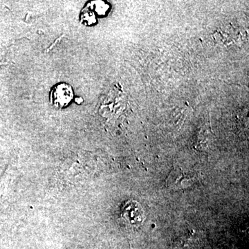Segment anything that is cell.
<instances>
[{"instance_id":"1","label":"cell","mask_w":249,"mask_h":249,"mask_svg":"<svg viewBox=\"0 0 249 249\" xmlns=\"http://www.w3.org/2000/svg\"><path fill=\"white\" fill-rule=\"evenodd\" d=\"M196 178V174L191 170L174 169L167 178V186L173 190L183 189L191 186Z\"/></svg>"},{"instance_id":"2","label":"cell","mask_w":249,"mask_h":249,"mask_svg":"<svg viewBox=\"0 0 249 249\" xmlns=\"http://www.w3.org/2000/svg\"><path fill=\"white\" fill-rule=\"evenodd\" d=\"M73 98V90L70 85L65 83L56 85L51 92V100L57 107H65L71 102Z\"/></svg>"},{"instance_id":"3","label":"cell","mask_w":249,"mask_h":249,"mask_svg":"<svg viewBox=\"0 0 249 249\" xmlns=\"http://www.w3.org/2000/svg\"><path fill=\"white\" fill-rule=\"evenodd\" d=\"M81 21L85 24H92L96 22L95 17L93 16V13L90 12L88 10L84 9L81 14Z\"/></svg>"},{"instance_id":"4","label":"cell","mask_w":249,"mask_h":249,"mask_svg":"<svg viewBox=\"0 0 249 249\" xmlns=\"http://www.w3.org/2000/svg\"><path fill=\"white\" fill-rule=\"evenodd\" d=\"M92 8L94 9L95 11L98 15L101 16V15H105L106 14L108 10V6L107 4H105V2L103 1H93L92 2Z\"/></svg>"},{"instance_id":"5","label":"cell","mask_w":249,"mask_h":249,"mask_svg":"<svg viewBox=\"0 0 249 249\" xmlns=\"http://www.w3.org/2000/svg\"><path fill=\"white\" fill-rule=\"evenodd\" d=\"M4 52H3V51L1 49H0V65H1V63L4 62Z\"/></svg>"},{"instance_id":"6","label":"cell","mask_w":249,"mask_h":249,"mask_svg":"<svg viewBox=\"0 0 249 249\" xmlns=\"http://www.w3.org/2000/svg\"><path fill=\"white\" fill-rule=\"evenodd\" d=\"M75 101H76V103H78V104H81V103H83V100L81 97L76 98V99H75Z\"/></svg>"}]
</instances>
